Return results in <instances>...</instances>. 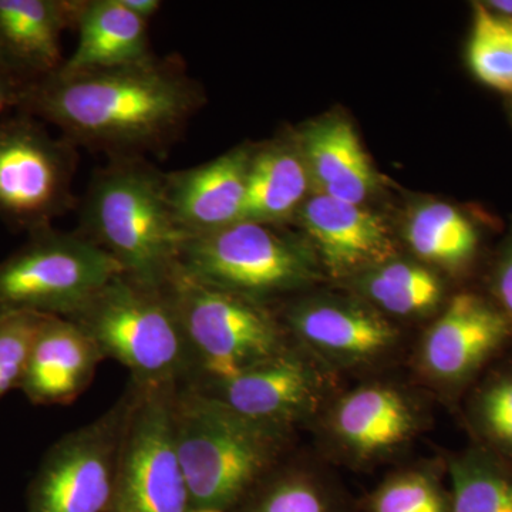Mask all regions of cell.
I'll return each mask as SVG.
<instances>
[{"mask_svg": "<svg viewBox=\"0 0 512 512\" xmlns=\"http://www.w3.org/2000/svg\"><path fill=\"white\" fill-rule=\"evenodd\" d=\"M121 274L120 265L80 232L40 229L0 261V313L69 318Z\"/></svg>", "mask_w": 512, "mask_h": 512, "instance_id": "cell-9", "label": "cell"}, {"mask_svg": "<svg viewBox=\"0 0 512 512\" xmlns=\"http://www.w3.org/2000/svg\"><path fill=\"white\" fill-rule=\"evenodd\" d=\"M436 400L393 372L357 380L330 397L309 433L335 468L367 473L399 461L430 430Z\"/></svg>", "mask_w": 512, "mask_h": 512, "instance_id": "cell-4", "label": "cell"}, {"mask_svg": "<svg viewBox=\"0 0 512 512\" xmlns=\"http://www.w3.org/2000/svg\"><path fill=\"white\" fill-rule=\"evenodd\" d=\"M204 103L180 60L96 72H56L29 87L18 111L59 128L77 148L109 158L160 156L181 137Z\"/></svg>", "mask_w": 512, "mask_h": 512, "instance_id": "cell-1", "label": "cell"}, {"mask_svg": "<svg viewBox=\"0 0 512 512\" xmlns=\"http://www.w3.org/2000/svg\"><path fill=\"white\" fill-rule=\"evenodd\" d=\"M173 421L191 512H232L293 451L299 434L256 423L191 383L177 386Z\"/></svg>", "mask_w": 512, "mask_h": 512, "instance_id": "cell-2", "label": "cell"}, {"mask_svg": "<svg viewBox=\"0 0 512 512\" xmlns=\"http://www.w3.org/2000/svg\"><path fill=\"white\" fill-rule=\"evenodd\" d=\"M457 412L470 444L512 466V349L485 370Z\"/></svg>", "mask_w": 512, "mask_h": 512, "instance_id": "cell-24", "label": "cell"}, {"mask_svg": "<svg viewBox=\"0 0 512 512\" xmlns=\"http://www.w3.org/2000/svg\"><path fill=\"white\" fill-rule=\"evenodd\" d=\"M340 382L292 342L281 355L232 379L191 384L249 420L299 434L311 429L330 397L342 387Z\"/></svg>", "mask_w": 512, "mask_h": 512, "instance_id": "cell-14", "label": "cell"}, {"mask_svg": "<svg viewBox=\"0 0 512 512\" xmlns=\"http://www.w3.org/2000/svg\"><path fill=\"white\" fill-rule=\"evenodd\" d=\"M508 19H510V25H511V28H512V18H508Z\"/></svg>", "mask_w": 512, "mask_h": 512, "instance_id": "cell-34", "label": "cell"}, {"mask_svg": "<svg viewBox=\"0 0 512 512\" xmlns=\"http://www.w3.org/2000/svg\"><path fill=\"white\" fill-rule=\"evenodd\" d=\"M343 284L349 285L353 295L399 326L400 322H430L451 298L440 272L416 259H403L399 255L360 272Z\"/></svg>", "mask_w": 512, "mask_h": 512, "instance_id": "cell-21", "label": "cell"}, {"mask_svg": "<svg viewBox=\"0 0 512 512\" xmlns=\"http://www.w3.org/2000/svg\"><path fill=\"white\" fill-rule=\"evenodd\" d=\"M298 148L322 194L360 205L375 190V171L349 121L332 117L311 124Z\"/></svg>", "mask_w": 512, "mask_h": 512, "instance_id": "cell-22", "label": "cell"}, {"mask_svg": "<svg viewBox=\"0 0 512 512\" xmlns=\"http://www.w3.org/2000/svg\"><path fill=\"white\" fill-rule=\"evenodd\" d=\"M309 173L299 148L275 143L252 150L242 221L274 225L305 200Z\"/></svg>", "mask_w": 512, "mask_h": 512, "instance_id": "cell-23", "label": "cell"}, {"mask_svg": "<svg viewBox=\"0 0 512 512\" xmlns=\"http://www.w3.org/2000/svg\"><path fill=\"white\" fill-rule=\"evenodd\" d=\"M275 311L292 342L340 380L394 372L409 355L402 326L356 295H306Z\"/></svg>", "mask_w": 512, "mask_h": 512, "instance_id": "cell-8", "label": "cell"}, {"mask_svg": "<svg viewBox=\"0 0 512 512\" xmlns=\"http://www.w3.org/2000/svg\"><path fill=\"white\" fill-rule=\"evenodd\" d=\"M77 232L107 252L128 278L154 288L173 278L187 239L171 211L165 173L147 158H109L93 174Z\"/></svg>", "mask_w": 512, "mask_h": 512, "instance_id": "cell-3", "label": "cell"}, {"mask_svg": "<svg viewBox=\"0 0 512 512\" xmlns=\"http://www.w3.org/2000/svg\"><path fill=\"white\" fill-rule=\"evenodd\" d=\"M512 349V326L488 296L458 292L410 348V377L436 402L457 410L468 390Z\"/></svg>", "mask_w": 512, "mask_h": 512, "instance_id": "cell-10", "label": "cell"}, {"mask_svg": "<svg viewBox=\"0 0 512 512\" xmlns=\"http://www.w3.org/2000/svg\"><path fill=\"white\" fill-rule=\"evenodd\" d=\"M66 319L140 386H180L194 376L190 346L165 288L121 274Z\"/></svg>", "mask_w": 512, "mask_h": 512, "instance_id": "cell-5", "label": "cell"}, {"mask_svg": "<svg viewBox=\"0 0 512 512\" xmlns=\"http://www.w3.org/2000/svg\"><path fill=\"white\" fill-rule=\"evenodd\" d=\"M406 241L416 261L441 275L468 271L478 254L477 229L451 205L431 202L414 212Z\"/></svg>", "mask_w": 512, "mask_h": 512, "instance_id": "cell-25", "label": "cell"}, {"mask_svg": "<svg viewBox=\"0 0 512 512\" xmlns=\"http://www.w3.org/2000/svg\"><path fill=\"white\" fill-rule=\"evenodd\" d=\"M491 12L497 15L505 16V18H512V0H493L487 6Z\"/></svg>", "mask_w": 512, "mask_h": 512, "instance_id": "cell-33", "label": "cell"}, {"mask_svg": "<svg viewBox=\"0 0 512 512\" xmlns=\"http://www.w3.org/2000/svg\"><path fill=\"white\" fill-rule=\"evenodd\" d=\"M30 86L32 84L23 82L0 64V119L10 110L20 109Z\"/></svg>", "mask_w": 512, "mask_h": 512, "instance_id": "cell-31", "label": "cell"}, {"mask_svg": "<svg viewBox=\"0 0 512 512\" xmlns=\"http://www.w3.org/2000/svg\"><path fill=\"white\" fill-rule=\"evenodd\" d=\"M444 457L403 464L360 500L362 512H451Z\"/></svg>", "mask_w": 512, "mask_h": 512, "instance_id": "cell-27", "label": "cell"}, {"mask_svg": "<svg viewBox=\"0 0 512 512\" xmlns=\"http://www.w3.org/2000/svg\"><path fill=\"white\" fill-rule=\"evenodd\" d=\"M73 29L76 49L59 72L82 73L133 66L153 59L148 22L121 0H79Z\"/></svg>", "mask_w": 512, "mask_h": 512, "instance_id": "cell-20", "label": "cell"}, {"mask_svg": "<svg viewBox=\"0 0 512 512\" xmlns=\"http://www.w3.org/2000/svg\"><path fill=\"white\" fill-rule=\"evenodd\" d=\"M104 360L93 339L72 320L45 316L19 390L35 406H69L86 392Z\"/></svg>", "mask_w": 512, "mask_h": 512, "instance_id": "cell-17", "label": "cell"}, {"mask_svg": "<svg viewBox=\"0 0 512 512\" xmlns=\"http://www.w3.org/2000/svg\"><path fill=\"white\" fill-rule=\"evenodd\" d=\"M137 397L138 384L130 380L110 409L47 450L30 481L26 512H109Z\"/></svg>", "mask_w": 512, "mask_h": 512, "instance_id": "cell-12", "label": "cell"}, {"mask_svg": "<svg viewBox=\"0 0 512 512\" xmlns=\"http://www.w3.org/2000/svg\"><path fill=\"white\" fill-rule=\"evenodd\" d=\"M79 0H0V64L28 84L63 66L62 35Z\"/></svg>", "mask_w": 512, "mask_h": 512, "instance_id": "cell-18", "label": "cell"}, {"mask_svg": "<svg viewBox=\"0 0 512 512\" xmlns=\"http://www.w3.org/2000/svg\"><path fill=\"white\" fill-rule=\"evenodd\" d=\"M232 512H362L336 468L315 451H293Z\"/></svg>", "mask_w": 512, "mask_h": 512, "instance_id": "cell-19", "label": "cell"}, {"mask_svg": "<svg viewBox=\"0 0 512 512\" xmlns=\"http://www.w3.org/2000/svg\"><path fill=\"white\" fill-rule=\"evenodd\" d=\"M488 298L504 313L512 326V241L501 252L494 266Z\"/></svg>", "mask_w": 512, "mask_h": 512, "instance_id": "cell-30", "label": "cell"}, {"mask_svg": "<svg viewBox=\"0 0 512 512\" xmlns=\"http://www.w3.org/2000/svg\"><path fill=\"white\" fill-rule=\"evenodd\" d=\"M303 227L323 274L346 282L399 255L382 218L360 205L316 194L303 202Z\"/></svg>", "mask_w": 512, "mask_h": 512, "instance_id": "cell-15", "label": "cell"}, {"mask_svg": "<svg viewBox=\"0 0 512 512\" xmlns=\"http://www.w3.org/2000/svg\"><path fill=\"white\" fill-rule=\"evenodd\" d=\"M164 288L190 346L194 376L188 383L224 382L292 345L272 306L202 285L180 269Z\"/></svg>", "mask_w": 512, "mask_h": 512, "instance_id": "cell-6", "label": "cell"}, {"mask_svg": "<svg viewBox=\"0 0 512 512\" xmlns=\"http://www.w3.org/2000/svg\"><path fill=\"white\" fill-rule=\"evenodd\" d=\"M468 63L478 79L512 94V28L510 19L477 5L468 43Z\"/></svg>", "mask_w": 512, "mask_h": 512, "instance_id": "cell-28", "label": "cell"}, {"mask_svg": "<svg viewBox=\"0 0 512 512\" xmlns=\"http://www.w3.org/2000/svg\"><path fill=\"white\" fill-rule=\"evenodd\" d=\"M175 389L173 384H138L109 512H191L190 491L175 444Z\"/></svg>", "mask_w": 512, "mask_h": 512, "instance_id": "cell-13", "label": "cell"}, {"mask_svg": "<svg viewBox=\"0 0 512 512\" xmlns=\"http://www.w3.org/2000/svg\"><path fill=\"white\" fill-rule=\"evenodd\" d=\"M251 154L238 147L197 167L165 173L168 202L185 237L242 221Z\"/></svg>", "mask_w": 512, "mask_h": 512, "instance_id": "cell-16", "label": "cell"}, {"mask_svg": "<svg viewBox=\"0 0 512 512\" xmlns=\"http://www.w3.org/2000/svg\"><path fill=\"white\" fill-rule=\"evenodd\" d=\"M79 148L25 111L0 119V218L29 234L77 207Z\"/></svg>", "mask_w": 512, "mask_h": 512, "instance_id": "cell-11", "label": "cell"}, {"mask_svg": "<svg viewBox=\"0 0 512 512\" xmlns=\"http://www.w3.org/2000/svg\"><path fill=\"white\" fill-rule=\"evenodd\" d=\"M131 13L143 20H150L160 12L163 3L160 0H121Z\"/></svg>", "mask_w": 512, "mask_h": 512, "instance_id": "cell-32", "label": "cell"}, {"mask_svg": "<svg viewBox=\"0 0 512 512\" xmlns=\"http://www.w3.org/2000/svg\"><path fill=\"white\" fill-rule=\"evenodd\" d=\"M178 269L202 285L272 308L278 299L311 288L323 274L311 247L254 221L185 239Z\"/></svg>", "mask_w": 512, "mask_h": 512, "instance_id": "cell-7", "label": "cell"}, {"mask_svg": "<svg viewBox=\"0 0 512 512\" xmlns=\"http://www.w3.org/2000/svg\"><path fill=\"white\" fill-rule=\"evenodd\" d=\"M444 457L451 512H512V466L473 444Z\"/></svg>", "mask_w": 512, "mask_h": 512, "instance_id": "cell-26", "label": "cell"}, {"mask_svg": "<svg viewBox=\"0 0 512 512\" xmlns=\"http://www.w3.org/2000/svg\"><path fill=\"white\" fill-rule=\"evenodd\" d=\"M43 318L29 312L0 313V402L19 390Z\"/></svg>", "mask_w": 512, "mask_h": 512, "instance_id": "cell-29", "label": "cell"}]
</instances>
